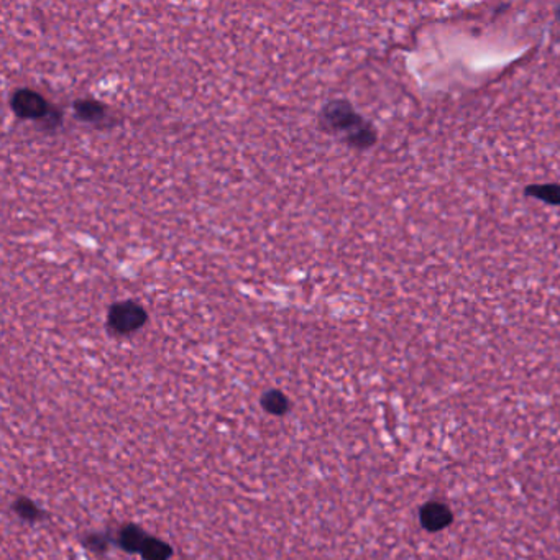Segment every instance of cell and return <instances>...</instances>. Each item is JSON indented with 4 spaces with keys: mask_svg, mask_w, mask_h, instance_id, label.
<instances>
[{
    "mask_svg": "<svg viewBox=\"0 0 560 560\" xmlns=\"http://www.w3.org/2000/svg\"><path fill=\"white\" fill-rule=\"evenodd\" d=\"M146 540L148 539L145 538V534H143V531L138 529L137 526H127V528L122 529V533H121L122 547L130 550V552L142 550Z\"/></svg>",
    "mask_w": 560,
    "mask_h": 560,
    "instance_id": "obj_5",
    "label": "cell"
},
{
    "mask_svg": "<svg viewBox=\"0 0 560 560\" xmlns=\"http://www.w3.org/2000/svg\"><path fill=\"white\" fill-rule=\"evenodd\" d=\"M12 109L18 117L36 118V121L48 118L51 114V109L45 97L32 89L17 90L12 97Z\"/></svg>",
    "mask_w": 560,
    "mask_h": 560,
    "instance_id": "obj_3",
    "label": "cell"
},
{
    "mask_svg": "<svg viewBox=\"0 0 560 560\" xmlns=\"http://www.w3.org/2000/svg\"><path fill=\"white\" fill-rule=\"evenodd\" d=\"M320 123L329 132H343L353 146H368L375 140L371 127L362 121L352 105L346 100H334L322 109Z\"/></svg>",
    "mask_w": 560,
    "mask_h": 560,
    "instance_id": "obj_1",
    "label": "cell"
},
{
    "mask_svg": "<svg viewBox=\"0 0 560 560\" xmlns=\"http://www.w3.org/2000/svg\"><path fill=\"white\" fill-rule=\"evenodd\" d=\"M146 313L140 304L133 301L114 304L109 310V327L116 334L127 335L135 332L145 324Z\"/></svg>",
    "mask_w": 560,
    "mask_h": 560,
    "instance_id": "obj_2",
    "label": "cell"
},
{
    "mask_svg": "<svg viewBox=\"0 0 560 560\" xmlns=\"http://www.w3.org/2000/svg\"><path fill=\"white\" fill-rule=\"evenodd\" d=\"M529 193H533L535 198L545 200V203H559L560 200V186L545 184L531 188Z\"/></svg>",
    "mask_w": 560,
    "mask_h": 560,
    "instance_id": "obj_9",
    "label": "cell"
},
{
    "mask_svg": "<svg viewBox=\"0 0 560 560\" xmlns=\"http://www.w3.org/2000/svg\"><path fill=\"white\" fill-rule=\"evenodd\" d=\"M17 511H18V514L22 516V518H27V519H32V518H35V516L38 514V511H36V508L35 506L32 505L30 501H20V503H17Z\"/></svg>",
    "mask_w": 560,
    "mask_h": 560,
    "instance_id": "obj_10",
    "label": "cell"
},
{
    "mask_svg": "<svg viewBox=\"0 0 560 560\" xmlns=\"http://www.w3.org/2000/svg\"><path fill=\"white\" fill-rule=\"evenodd\" d=\"M261 404L265 406V409L271 414H285L288 411V399L280 391H270L263 396Z\"/></svg>",
    "mask_w": 560,
    "mask_h": 560,
    "instance_id": "obj_8",
    "label": "cell"
},
{
    "mask_svg": "<svg viewBox=\"0 0 560 560\" xmlns=\"http://www.w3.org/2000/svg\"><path fill=\"white\" fill-rule=\"evenodd\" d=\"M421 523L429 531H440L452 523V513L445 505L429 503L421 510Z\"/></svg>",
    "mask_w": 560,
    "mask_h": 560,
    "instance_id": "obj_4",
    "label": "cell"
},
{
    "mask_svg": "<svg viewBox=\"0 0 560 560\" xmlns=\"http://www.w3.org/2000/svg\"><path fill=\"white\" fill-rule=\"evenodd\" d=\"M142 554L145 560H168L171 555V549L161 540L148 539L143 545Z\"/></svg>",
    "mask_w": 560,
    "mask_h": 560,
    "instance_id": "obj_7",
    "label": "cell"
},
{
    "mask_svg": "<svg viewBox=\"0 0 560 560\" xmlns=\"http://www.w3.org/2000/svg\"><path fill=\"white\" fill-rule=\"evenodd\" d=\"M74 109H76V114H78L83 121H99V118L104 117V114H105L104 105L93 99L78 100L74 105Z\"/></svg>",
    "mask_w": 560,
    "mask_h": 560,
    "instance_id": "obj_6",
    "label": "cell"
}]
</instances>
